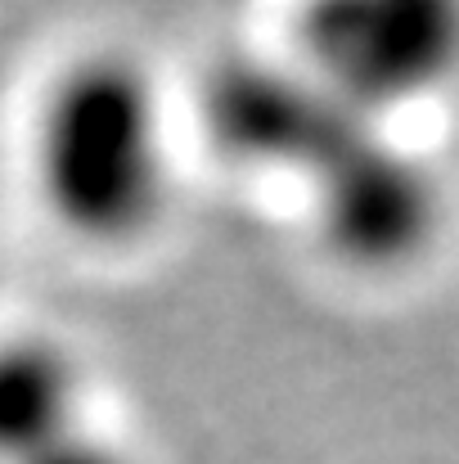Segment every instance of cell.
I'll use <instances>...</instances> for the list:
<instances>
[{
    "label": "cell",
    "instance_id": "obj_4",
    "mask_svg": "<svg viewBox=\"0 0 459 464\" xmlns=\"http://www.w3.org/2000/svg\"><path fill=\"white\" fill-rule=\"evenodd\" d=\"M365 122L298 54H234L203 86L212 150L244 171L298 185Z\"/></svg>",
    "mask_w": 459,
    "mask_h": 464
},
{
    "label": "cell",
    "instance_id": "obj_6",
    "mask_svg": "<svg viewBox=\"0 0 459 464\" xmlns=\"http://www.w3.org/2000/svg\"><path fill=\"white\" fill-rule=\"evenodd\" d=\"M23 464H145V460L118 433H109V429H100L91 420V424L72 429L68 438L50 442L45 451H36L32 460H23Z\"/></svg>",
    "mask_w": 459,
    "mask_h": 464
},
{
    "label": "cell",
    "instance_id": "obj_3",
    "mask_svg": "<svg viewBox=\"0 0 459 464\" xmlns=\"http://www.w3.org/2000/svg\"><path fill=\"white\" fill-rule=\"evenodd\" d=\"M306 68L360 118L397 127L459 82V5L333 0L315 5L298 50Z\"/></svg>",
    "mask_w": 459,
    "mask_h": 464
},
{
    "label": "cell",
    "instance_id": "obj_1",
    "mask_svg": "<svg viewBox=\"0 0 459 464\" xmlns=\"http://www.w3.org/2000/svg\"><path fill=\"white\" fill-rule=\"evenodd\" d=\"M41 208L91 248L145 244L176 198V127L149 68L122 50L68 59L27 136Z\"/></svg>",
    "mask_w": 459,
    "mask_h": 464
},
{
    "label": "cell",
    "instance_id": "obj_2",
    "mask_svg": "<svg viewBox=\"0 0 459 464\" xmlns=\"http://www.w3.org/2000/svg\"><path fill=\"white\" fill-rule=\"evenodd\" d=\"M302 189L324 253L365 276L410 271L446 235L442 171L383 122L356 127Z\"/></svg>",
    "mask_w": 459,
    "mask_h": 464
},
{
    "label": "cell",
    "instance_id": "obj_5",
    "mask_svg": "<svg viewBox=\"0 0 459 464\" xmlns=\"http://www.w3.org/2000/svg\"><path fill=\"white\" fill-rule=\"evenodd\" d=\"M86 361L54 334H0V464H23L91 424Z\"/></svg>",
    "mask_w": 459,
    "mask_h": 464
}]
</instances>
